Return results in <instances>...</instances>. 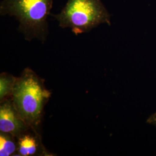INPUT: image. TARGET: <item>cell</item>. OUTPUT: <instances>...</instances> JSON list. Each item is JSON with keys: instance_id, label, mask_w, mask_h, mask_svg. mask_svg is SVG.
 Returning a JSON list of instances; mask_svg holds the SVG:
<instances>
[{"instance_id": "obj_5", "label": "cell", "mask_w": 156, "mask_h": 156, "mask_svg": "<svg viewBox=\"0 0 156 156\" xmlns=\"http://www.w3.org/2000/svg\"><path fill=\"white\" fill-rule=\"evenodd\" d=\"M38 150V143L34 136L23 134L19 137L17 151L20 156L35 155Z\"/></svg>"}, {"instance_id": "obj_7", "label": "cell", "mask_w": 156, "mask_h": 156, "mask_svg": "<svg viewBox=\"0 0 156 156\" xmlns=\"http://www.w3.org/2000/svg\"><path fill=\"white\" fill-rule=\"evenodd\" d=\"M17 78L8 73H2L0 76V100H5L6 97L12 95L16 82Z\"/></svg>"}, {"instance_id": "obj_3", "label": "cell", "mask_w": 156, "mask_h": 156, "mask_svg": "<svg viewBox=\"0 0 156 156\" xmlns=\"http://www.w3.org/2000/svg\"><path fill=\"white\" fill-rule=\"evenodd\" d=\"M62 28L73 33H87L102 23L111 24L110 15L101 0H68L62 11L51 15Z\"/></svg>"}, {"instance_id": "obj_1", "label": "cell", "mask_w": 156, "mask_h": 156, "mask_svg": "<svg viewBox=\"0 0 156 156\" xmlns=\"http://www.w3.org/2000/svg\"><path fill=\"white\" fill-rule=\"evenodd\" d=\"M52 5L53 0H3L0 14L15 17L25 39L37 38L44 42L48 34V17Z\"/></svg>"}, {"instance_id": "obj_6", "label": "cell", "mask_w": 156, "mask_h": 156, "mask_svg": "<svg viewBox=\"0 0 156 156\" xmlns=\"http://www.w3.org/2000/svg\"><path fill=\"white\" fill-rule=\"evenodd\" d=\"M11 134L1 132L0 134V156L13 155L17 149V145Z\"/></svg>"}, {"instance_id": "obj_2", "label": "cell", "mask_w": 156, "mask_h": 156, "mask_svg": "<svg viewBox=\"0 0 156 156\" xmlns=\"http://www.w3.org/2000/svg\"><path fill=\"white\" fill-rule=\"evenodd\" d=\"M50 95L44 81L27 68L17 78L12 101L24 122L28 127L34 128L41 122L45 103Z\"/></svg>"}, {"instance_id": "obj_4", "label": "cell", "mask_w": 156, "mask_h": 156, "mask_svg": "<svg viewBox=\"0 0 156 156\" xmlns=\"http://www.w3.org/2000/svg\"><path fill=\"white\" fill-rule=\"evenodd\" d=\"M28 127L20 117L12 101L4 100L0 106V131L20 137Z\"/></svg>"}]
</instances>
